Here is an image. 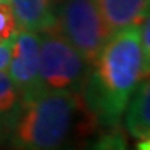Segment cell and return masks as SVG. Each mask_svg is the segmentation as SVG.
Returning a JSON list of instances; mask_svg holds the SVG:
<instances>
[{
	"mask_svg": "<svg viewBox=\"0 0 150 150\" xmlns=\"http://www.w3.org/2000/svg\"><path fill=\"white\" fill-rule=\"evenodd\" d=\"M16 35V34H14ZM12 35L8 40H3L0 42V72L8 69V64H9V60H11V47H12Z\"/></svg>",
	"mask_w": 150,
	"mask_h": 150,
	"instance_id": "cell-13",
	"label": "cell"
},
{
	"mask_svg": "<svg viewBox=\"0 0 150 150\" xmlns=\"http://www.w3.org/2000/svg\"><path fill=\"white\" fill-rule=\"evenodd\" d=\"M98 149H126V138L122 132H120L118 126L107 129V132L101 133L100 139H97Z\"/></svg>",
	"mask_w": 150,
	"mask_h": 150,
	"instance_id": "cell-12",
	"label": "cell"
},
{
	"mask_svg": "<svg viewBox=\"0 0 150 150\" xmlns=\"http://www.w3.org/2000/svg\"><path fill=\"white\" fill-rule=\"evenodd\" d=\"M139 81H142L141 34L139 25H133L109 37L81 91L101 127L120 126Z\"/></svg>",
	"mask_w": 150,
	"mask_h": 150,
	"instance_id": "cell-1",
	"label": "cell"
},
{
	"mask_svg": "<svg viewBox=\"0 0 150 150\" xmlns=\"http://www.w3.org/2000/svg\"><path fill=\"white\" fill-rule=\"evenodd\" d=\"M14 12L18 29L42 32L55 25L54 0H6Z\"/></svg>",
	"mask_w": 150,
	"mask_h": 150,
	"instance_id": "cell-7",
	"label": "cell"
},
{
	"mask_svg": "<svg viewBox=\"0 0 150 150\" xmlns=\"http://www.w3.org/2000/svg\"><path fill=\"white\" fill-rule=\"evenodd\" d=\"M135 91L126 109V129L139 139L150 133V80H146Z\"/></svg>",
	"mask_w": 150,
	"mask_h": 150,
	"instance_id": "cell-9",
	"label": "cell"
},
{
	"mask_svg": "<svg viewBox=\"0 0 150 150\" xmlns=\"http://www.w3.org/2000/svg\"><path fill=\"white\" fill-rule=\"evenodd\" d=\"M54 2H55V3H58V2H60V0H54Z\"/></svg>",
	"mask_w": 150,
	"mask_h": 150,
	"instance_id": "cell-15",
	"label": "cell"
},
{
	"mask_svg": "<svg viewBox=\"0 0 150 150\" xmlns=\"http://www.w3.org/2000/svg\"><path fill=\"white\" fill-rule=\"evenodd\" d=\"M18 31L14 12L6 0H0V42L11 38Z\"/></svg>",
	"mask_w": 150,
	"mask_h": 150,
	"instance_id": "cell-10",
	"label": "cell"
},
{
	"mask_svg": "<svg viewBox=\"0 0 150 150\" xmlns=\"http://www.w3.org/2000/svg\"><path fill=\"white\" fill-rule=\"evenodd\" d=\"M23 106V97L5 71L0 72V142L8 141Z\"/></svg>",
	"mask_w": 150,
	"mask_h": 150,
	"instance_id": "cell-8",
	"label": "cell"
},
{
	"mask_svg": "<svg viewBox=\"0 0 150 150\" xmlns=\"http://www.w3.org/2000/svg\"><path fill=\"white\" fill-rule=\"evenodd\" d=\"M55 25L91 66L110 37L97 0H60L55 6Z\"/></svg>",
	"mask_w": 150,
	"mask_h": 150,
	"instance_id": "cell-4",
	"label": "cell"
},
{
	"mask_svg": "<svg viewBox=\"0 0 150 150\" xmlns=\"http://www.w3.org/2000/svg\"><path fill=\"white\" fill-rule=\"evenodd\" d=\"M8 75L25 100L42 92L40 83V34L18 29L12 38Z\"/></svg>",
	"mask_w": 150,
	"mask_h": 150,
	"instance_id": "cell-5",
	"label": "cell"
},
{
	"mask_svg": "<svg viewBox=\"0 0 150 150\" xmlns=\"http://www.w3.org/2000/svg\"><path fill=\"white\" fill-rule=\"evenodd\" d=\"M40 34V83L42 92L78 91L86 84L92 66L67 42L57 25Z\"/></svg>",
	"mask_w": 150,
	"mask_h": 150,
	"instance_id": "cell-3",
	"label": "cell"
},
{
	"mask_svg": "<svg viewBox=\"0 0 150 150\" xmlns=\"http://www.w3.org/2000/svg\"><path fill=\"white\" fill-rule=\"evenodd\" d=\"M109 34L141 25L150 11V0H97Z\"/></svg>",
	"mask_w": 150,
	"mask_h": 150,
	"instance_id": "cell-6",
	"label": "cell"
},
{
	"mask_svg": "<svg viewBox=\"0 0 150 150\" xmlns=\"http://www.w3.org/2000/svg\"><path fill=\"white\" fill-rule=\"evenodd\" d=\"M100 127L83 92L45 91L23 101L8 141L14 149L52 150L86 138Z\"/></svg>",
	"mask_w": 150,
	"mask_h": 150,
	"instance_id": "cell-2",
	"label": "cell"
},
{
	"mask_svg": "<svg viewBox=\"0 0 150 150\" xmlns=\"http://www.w3.org/2000/svg\"><path fill=\"white\" fill-rule=\"evenodd\" d=\"M141 51H142V80L150 77V11L139 25Z\"/></svg>",
	"mask_w": 150,
	"mask_h": 150,
	"instance_id": "cell-11",
	"label": "cell"
},
{
	"mask_svg": "<svg viewBox=\"0 0 150 150\" xmlns=\"http://www.w3.org/2000/svg\"><path fill=\"white\" fill-rule=\"evenodd\" d=\"M136 149L139 150H150V133L139 138V142L136 144Z\"/></svg>",
	"mask_w": 150,
	"mask_h": 150,
	"instance_id": "cell-14",
	"label": "cell"
}]
</instances>
